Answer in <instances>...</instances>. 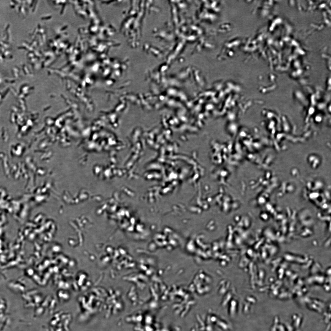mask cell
<instances>
[{
	"instance_id": "obj_1",
	"label": "cell",
	"mask_w": 331,
	"mask_h": 331,
	"mask_svg": "<svg viewBox=\"0 0 331 331\" xmlns=\"http://www.w3.org/2000/svg\"><path fill=\"white\" fill-rule=\"evenodd\" d=\"M9 27H5L0 30V59L12 56V44Z\"/></svg>"
}]
</instances>
